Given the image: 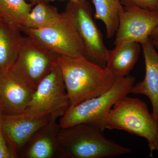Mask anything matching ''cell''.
<instances>
[{"label": "cell", "mask_w": 158, "mask_h": 158, "mask_svg": "<svg viewBox=\"0 0 158 158\" xmlns=\"http://www.w3.org/2000/svg\"><path fill=\"white\" fill-rule=\"evenodd\" d=\"M57 65L62 73L69 107L104 93L117 77L85 58L58 55Z\"/></svg>", "instance_id": "obj_1"}, {"label": "cell", "mask_w": 158, "mask_h": 158, "mask_svg": "<svg viewBox=\"0 0 158 158\" xmlns=\"http://www.w3.org/2000/svg\"><path fill=\"white\" fill-rule=\"evenodd\" d=\"M104 130L89 123L60 129L58 135L60 158H105L131 152L107 138Z\"/></svg>", "instance_id": "obj_2"}, {"label": "cell", "mask_w": 158, "mask_h": 158, "mask_svg": "<svg viewBox=\"0 0 158 158\" xmlns=\"http://www.w3.org/2000/svg\"><path fill=\"white\" fill-rule=\"evenodd\" d=\"M102 128L123 130L145 138L150 157L158 150V121L139 99L126 96L116 102L105 118Z\"/></svg>", "instance_id": "obj_3"}, {"label": "cell", "mask_w": 158, "mask_h": 158, "mask_svg": "<svg viewBox=\"0 0 158 158\" xmlns=\"http://www.w3.org/2000/svg\"><path fill=\"white\" fill-rule=\"evenodd\" d=\"M135 81L131 76L117 77L112 87L104 93L69 107L60 118V127L65 128L86 123L104 130L102 123L108 113L116 102L131 93Z\"/></svg>", "instance_id": "obj_4"}, {"label": "cell", "mask_w": 158, "mask_h": 158, "mask_svg": "<svg viewBox=\"0 0 158 158\" xmlns=\"http://www.w3.org/2000/svg\"><path fill=\"white\" fill-rule=\"evenodd\" d=\"M22 31L58 55L87 59L84 43L76 28L71 15L66 9L50 25L39 29H24Z\"/></svg>", "instance_id": "obj_5"}, {"label": "cell", "mask_w": 158, "mask_h": 158, "mask_svg": "<svg viewBox=\"0 0 158 158\" xmlns=\"http://www.w3.org/2000/svg\"><path fill=\"white\" fill-rule=\"evenodd\" d=\"M58 55L32 37H23L17 59L10 70L35 90L56 66Z\"/></svg>", "instance_id": "obj_6"}, {"label": "cell", "mask_w": 158, "mask_h": 158, "mask_svg": "<svg viewBox=\"0 0 158 158\" xmlns=\"http://www.w3.org/2000/svg\"><path fill=\"white\" fill-rule=\"evenodd\" d=\"M70 106L62 73L58 65L38 85L31 102L23 113L49 114L57 120Z\"/></svg>", "instance_id": "obj_7"}, {"label": "cell", "mask_w": 158, "mask_h": 158, "mask_svg": "<svg viewBox=\"0 0 158 158\" xmlns=\"http://www.w3.org/2000/svg\"><path fill=\"white\" fill-rule=\"evenodd\" d=\"M65 9L71 15L76 28L84 43L87 59L106 68L109 49L105 45L101 33L94 20L90 3L87 0L69 1Z\"/></svg>", "instance_id": "obj_8"}, {"label": "cell", "mask_w": 158, "mask_h": 158, "mask_svg": "<svg viewBox=\"0 0 158 158\" xmlns=\"http://www.w3.org/2000/svg\"><path fill=\"white\" fill-rule=\"evenodd\" d=\"M51 119L49 114H2V129L11 158H19L32 136L40 128L48 124Z\"/></svg>", "instance_id": "obj_9"}, {"label": "cell", "mask_w": 158, "mask_h": 158, "mask_svg": "<svg viewBox=\"0 0 158 158\" xmlns=\"http://www.w3.org/2000/svg\"><path fill=\"white\" fill-rule=\"evenodd\" d=\"M158 25V12L136 7L123 6L119 12L115 45L128 42L142 44Z\"/></svg>", "instance_id": "obj_10"}, {"label": "cell", "mask_w": 158, "mask_h": 158, "mask_svg": "<svg viewBox=\"0 0 158 158\" xmlns=\"http://www.w3.org/2000/svg\"><path fill=\"white\" fill-rule=\"evenodd\" d=\"M35 90L11 70L0 72V111L3 115L23 113Z\"/></svg>", "instance_id": "obj_11"}, {"label": "cell", "mask_w": 158, "mask_h": 158, "mask_svg": "<svg viewBox=\"0 0 158 158\" xmlns=\"http://www.w3.org/2000/svg\"><path fill=\"white\" fill-rule=\"evenodd\" d=\"M61 127L56 120L40 128L32 136L20 155V158H60L58 135Z\"/></svg>", "instance_id": "obj_12"}, {"label": "cell", "mask_w": 158, "mask_h": 158, "mask_svg": "<svg viewBox=\"0 0 158 158\" xmlns=\"http://www.w3.org/2000/svg\"><path fill=\"white\" fill-rule=\"evenodd\" d=\"M145 62L144 80L134 85L131 93L143 94L149 99L152 107V115L158 122V52L149 38L142 44Z\"/></svg>", "instance_id": "obj_13"}, {"label": "cell", "mask_w": 158, "mask_h": 158, "mask_svg": "<svg viewBox=\"0 0 158 158\" xmlns=\"http://www.w3.org/2000/svg\"><path fill=\"white\" fill-rule=\"evenodd\" d=\"M109 50L106 69L116 77L128 75L138 61L140 53L139 44L128 42L115 45Z\"/></svg>", "instance_id": "obj_14"}, {"label": "cell", "mask_w": 158, "mask_h": 158, "mask_svg": "<svg viewBox=\"0 0 158 158\" xmlns=\"http://www.w3.org/2000/svg\"><path fill=\"white\" fill-rule=\"evenodd\" d=\"M23 37L18 29L3 20L0 22V72L10 70L13 67Z\"/></svg>", "instance_id": "obj_15"}, {"label": "cell", "mask_w": 158, "mask_h": 158, "mask_svg": "<svg viewBox=\"0 0 158 158\" xmlns=\"http://www.w3.org/2000/svg\"><path fill=\"white\" fill-rule=\"evenodd\" d=\"M95 8L94 17L104 23L108 39L116 34L119 12L123 6L120 0H92Z\"/></svg>", "instance_id": "obj_16"}, {"label": "cell", "mask_w": 158, "mask_h": 158, "mask_svg": "<svg viewBox=\"0 0 158 158\" xmlns=\"http://www.w3.org/2000/svg\"><path fill=\"white\" fill-rule=\"evenodd\" d=\"M32 6L25 0H0V16L9 25L22 31Z\"/></svg>", "instance_id": "obj_17"}, {"label": "cell", "mask_w": 158, "mask_h": 158, "mask_svg": "<svg viewBox=\"0 0 158 158\" xmlns=\"http://www.w3.org/2000/svg\"><path fill=\"white\" fill-rule=\"evenodd\" d=\"M60 15L56 8L48 5L43 0L38 1L28 15L22 31L26 28L45 27L56 21Z\"/></svg>", "instance_id": "obj_18"}, {"label": "cell", "mask_w": 158, "mask_h": 158, "mask_svg": "<svg viewBox=\"0 0 158 158\" xmlns=\"http://www.w3.org/2000/svg\"><path fill=\"white\" fill-rule=\"evenodd\" d=\"M123 6H136L158 12V0H120Z\"/></svg>", "instance_id": "obj_19"}, {"label": "cell", "mask_w": 158, "mask_h": 158, "mask_svg": "<svg viewBox=\"0 0 158 158\" xmlns=\"http://www.w3.org/2000/svg\"><path fill=\"white\" fill-rule=\"evenodd\" d=\"M2 114L0 111V158H12L2 129Z\"/></svg>", "instance_id": "obj_20"}, {"label": "cell", "mask_w": 158, "mask_h": 158, "mask_svg": "<svg viewBox=\"0 0 158 158\" xmlns=\"http://www.w3.org/2000/svg\"><path fill=\"white\" fill-rule=\"evenodd\" d=\"M158 37V25L153 31L152 33L150 36V38L151 39Z\"/></svg>", "instance_id": "obj_21"}, {"label": "cell", "mask_w": 158, "mask_h": 158, "mask_svg": "<svg viewBox=\"0 0 158 158\" xmlns=\"http://www.w3.org/2000/svg\"><path fill=\"white\" fill-rule=\"evenodd\" d=\"M152 40V43L155 48L156 50L158 51V37Z\"/></svg>", "instance_id": "obj_22"}, {"label": "cell", "mask_w": 158, "mask_h": 158, "mask_svg": "<svg viewBox=\"0 0 158 158\" xmlns=\"http://www.w3.org/2000/svg\"><path fill=\"white\" fill-rule=\"evenodd\" d=\"M28 1H30V2H31V4H36V3L39 1H41V0H28ZM43 1H45V2H47V1H50V0H43Z\"/></svg>", "instance_id": "obj_23"}, {"label": "cell", "mask_w": 158, "mask_h": 158, "mask_svg": "<svg viewBox=\"0 0 158 158\" xmlns=\"http://www.w3.org/2000/svg\"><path fill=\"white\" fill-rule=\"evenodd\" d=\"M50 1H54L56 0H50ZM59 1H66V0H59ZM67 1H70V2H78V1H81V0H67Z\"/></svg>", "instance_id": "obj_24"}, {"label": "cell", "mask_w": 158, "mask_h": 158, "mask_svg": "<svg viewBox=\"0 0 158 158\" xmlns=\"http://www.w3.org/2000/svg\"><path fill=\"white\" fill-rule=\"evenodd\" d=\"M2 20H3L2 19V17H1V16H0V22H1Z\"/></svg>", "instance_id": "obj_25"}]
</instances>
